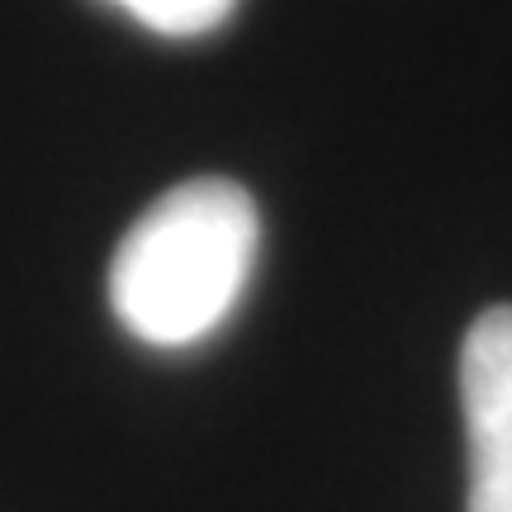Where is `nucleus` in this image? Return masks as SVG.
Masks as SVG:
<instances>
[{"label": "nucleus", "mask_w": 512, "mask_h": 512, "mask_svg": "<svg viewBox=\"0 0 512 512\" xmlns=\"http://www.w3.org/2000/svg\"><path fill=\"white\" fill-rule=\"evenodd\" d=\"M256 247L261 219L238 181L171 185L114 247V318L147 347H195L238 309Z\"/></svg>", "instance_id": "obj_1"}, {"label": "nucleus", "mask_w": 512, "mask_h": 512, "mask_svg": "<svg viewBox=\"0 0 512 512\" xmlns=\"http://www.w3.org/2000/svg\"><path fill=\"white\" fill-rule=\"evenodd\" d=\"M460 408L470 441V512H512V309L475 318L460 347Z\"/></svg>", "instance_id": "obj_2"}, {"label": "nucleus", "mask_w": 512, "mask_h": 512, "mask_svg": "<svg viewBox=\"0 0 512 512\" xmlns=\"http://www.w3.org/2000/svg\"><path fill=\"white\" fill-rule=\"evenodd\" d=\"M162 38H200L233 15L238 0H105Z\"/></svg>", "instance_id": "obj_3"}]
</instances>
